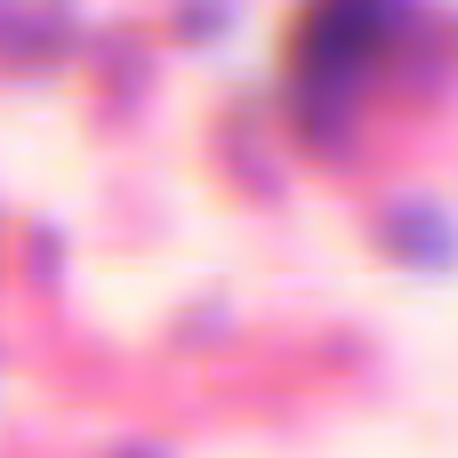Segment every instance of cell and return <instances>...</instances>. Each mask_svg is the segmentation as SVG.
Here are the masks:
<instances>
[{"mask_svg": "<svg viewBox=\"0 0 458 458\" xmlns=\"http://www.w3.org/2000/svg\"><path fill=\"white\" fill-rule=\"evenodd\" d=\"M378 40H386V0H314L306 32H298V81L338 89L370 64Z\"/></svg>", "mask_w": 458, "mask_h": 458, "instance_id": "obj_1", "label": "cell"}]
</instances>
